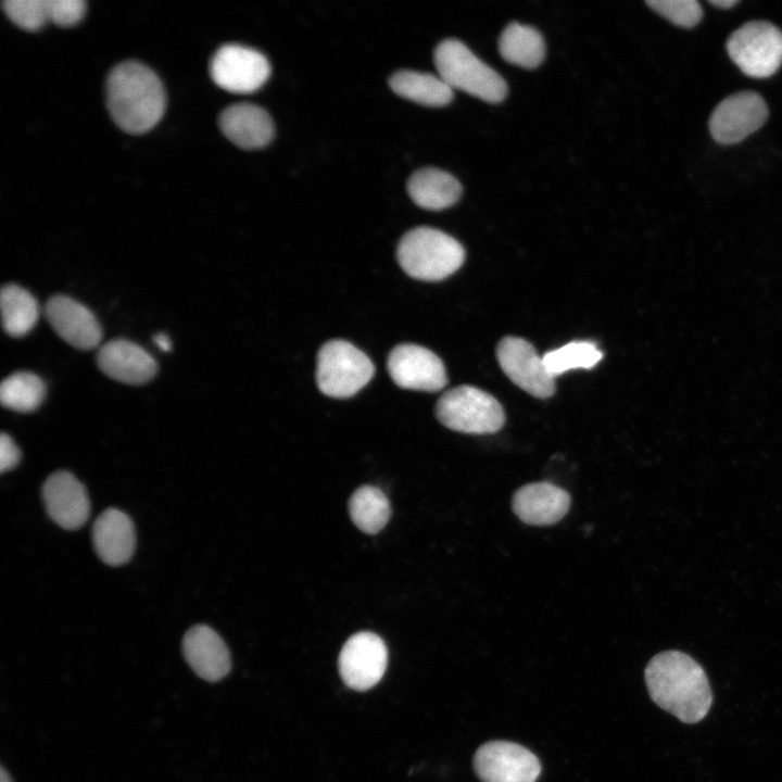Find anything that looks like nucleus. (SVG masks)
<instances>
[{
  "label": "nucleus",
  "instance_id": "obj_1",
  "mask_svg": "<svg viewBox=\"0 0 782 782\" xmlns=\"http://www.w3.org/2000/svg\"><path fill=\"white\" fill-rule=\"evenodd\" d=\"M651 698L680 721L696 723L704 719L712 703V693L703 667L680 651L655 655L644 671Z\"/></svg>",
  "mask_w": 782,
  "mask_h": 782
},
{
  "label": "nucleus",
  "instance_id": "obj_2",
  "mask_svg": "<svg viewBox=\"0 0 782 782\" xmlns=\"http://www.w3.org/2000/svg\"><path fill=\"white\" fill-rule=\"evenodd\" d=\"M105 92L111 117L126 133L143 134L164 114L163 85L156 74L141 63L127 61L116 65L108 76Z\"/></svg>",
  "mask_w": 782,
  "mask_h": 782
},
{
  "label": "nucleus",
  "instance_id": "obj_3",
  "mask_svg": "<svg viewBox=\"0 0 782 782\" xmlns=\"http://www.w3.org/2000/svg\"><path fill=\"white\" fill-rule=\"evenodd\" d=\"M396 257L411 277L439 281L462 266L465 250L456 239L439 229L417 227L401 238Z\"/></svg>",
  "mask_w": 782,
  "mask_h": 782
},
{
  "label": "nucleus",
  "instance_id": "obj_4",
  "mask_svg": "<svg viewBox=\"0 0 782 782\" xmlns=\"http://www.w3.org/2000/svg\"><path fill=\"white\" fill-rule=\"evenodd\" d=\"M434 64L439 76L452 89L492 103L506 97L507 85L503 77L457 39H445L437 46Z\"/></svg>",
  "mask_w": 782,
  "mask_h": 782
},
{
  "label": "nucleus",
  "instance_id": "obj_5",
  "mask_svg": "<svg viewBox=\"0 0 782 782\" xmlns=\"http://www.w3.org/2000/svg\"><path fill=\"white\" fill-rule=\"evenodd\" d=\"M436 415L446 428L472 434L494 433L505 422L499 401L472 386L453 388L439 399Z\"/></svg>",
  "mask_w": 782,
  "mask_h": 782
},
{
  "label": "nucleus",
  "instance_id": "obj_6",
  "mask_svg": "<svg viewBox=\"0 0 782 782\" xmlns=\"http://www.w3.org/2000/svg\"><path fill=\"white\" fill-rule=\"evenodd\" d=\"M369 357L350 342L331 340L317 354L316 381L319 390L331 398H349L374 376Z\"/></svg>",
  "mask_w": 782,
  "mask_h": 782
},
{
  "label": "nucleus",
  "instance_id": "obj_7",
  "mask_svg": "<svg viewBox=\"0 0 782 782\" xmlns=\"http://www.w3.org/2000/svg\"><path fill=\"white\" fill-rule=\"evenodd\" d=\"M732 61L747 76L766 78L782 65V31L766 21H751L727 40Z\"/></svg>",
  "mask_w": 782,
  "mask_h": 782
},
{
  "label": "nucleus",
  "instance_id": "obj_8",
  "mask_svg": "<svg viewBox=\"0 0 782 782\" xmlns=\"http://www.w3.org/2000/svg\"><path fill=\"white\" fill-rule=\"evenodd\" d=\"M472 764L482 782H535L541 772L540 761L532 752L508 741L482 744Z\"/></svg>",
  "mask_w": 782,
  "mask_h": 782
},
{
  "label": "nucleus",
  "instance_id": "obj_9",
  "mask_svg": "<svg viewBox=\"0 0 782 782\" xmlns=\"http://www.w3.org/2000/svg\"><path fill=\"white\" fill-rule=\"evenodd\" d=\"M210 74L220 88L235 93L257 90L270 75V65L260 51L240 45H225L213 55Z\"/></svg>",
  "mask_w": 782,
  "mask_h": 782
},
{
  "label": "nucleus",
  "instance_id": "obj_10",
  "mask_svg": "<svg viewBox=\"0 0 782 782\" xmlns=\"http://www.w3.org/2000/svg\"><path fill=\"white\" fill-rule=\"evenodd\" d=\"M768 117L762 97L754 91H741L728 96L712 111L709 131L722 144L742 141L759 129Z\"/></svg>",
  "mask_w": 782,
  "mask_h": 782
},
{
  "label": "nucleus",
  "instance_id": "obj_11",
  "mask_svg": "<svg viewBox=\"0 0 782 782\" xmlns=\"http://www.w3.org/2000/svg\"><path fill=\"white\" fill-rule=\"evenodd\" d=\"M496 358L504 374L534 398L546 399L555 392V378L547 371L543 357L522 338L505 337L496 348Z\"/></svg>",
  "mask_w": 782,
  "mask_h": 782
},
{
  "label": "nucleus",
  "instance_id": "obj_12",
  "mask_svg": "<svg viewBox=\"0 0 782 782\" xmlns=\"http://www.w3.org/2000/svg\"><path fill=\"white\" fill-rule=\"evenodd\" d=\"M388 664V649L377 634L358 632L343 645L339 655V672L343 682L356 691L375 686Z\"/></svg>",
  "mask_w": 782,
  "mask_h": 782
},
{
  "label": "nucleus",
  "instance_id": "obj_13",
  "mask_svg": "<svg viewBox=\"0 0 782 782\" xmlns=\"http://www.w3.org/2000/svg\"><path fill=\"white\" fill-rule=\"evenodd\" d=\"M388 370L403 389L432 392L447 382L442 361L430 350L412 343L399 344L390 352Z\"/></svg>",
  "mask_w": 782,
  "mask_h": 782
},
{
  "label": "nucleus",
  "instance_id": "obj_14",
  "mask_svg": "<svg viewBox=\"0 0 782 782\" xmlns=\"http://www.w3.org/2000/svg\"><path fill=\"white\" fill-rule=\"evenodd\" d=\"M42 500L49 517L64 529H78L89 517L87 491L68 471H55L47 478L42 485Z\"/></svg>",
  "mask_w": 782,
  "mask_h": 782
},
{
  "label": "nucleus",
  "instance_id": "obj_15",
  "mask_svg": "<svg viewBox=\"0 0 782 782\" xmlns=\"http://www.w3.org/2000/svg\"><path fill=\"white\" fill-rule=\"evenodd\" d=\"M46 317L58 336L79 350H91L102 339L94 315L83 304L65 295H54L46 304Z\"/></svg>",
  "mask_w": 782,
  "mask_h": 782
},
{
  "label": "nucleus",
  "instance_id": "obj_16",
  "mask_svg": "<svg viewBox=\"0 0 782 782\" xmlns=\"http://www.w3.org/2000/svg\"><path fill=\"white\" fill-rule=\"evenodd\" d=\"M569 493L548 481L531 482L515 491L512 508L515 515L530 526H551L568 512Z\"/></svg>",
  "mask_w": 782,
  "mask_h": 782
},
{
  "label": "nucleus",
  "instance_id": "obj_17",
  "mask_svg": "<svg viewBox=\"0 0 782 782\" xmlns=\"http://www.w3.org/2000/svg\"><path fill=\"white\" fill-rule=\"evenodd\" d=\"M182 653L191 669L205 681L217 682L230 671L228 647L209 626L195 625L186 632Z\"/></svg>",
  "mask_w": 782,
  "mask_h": 782
},
{
  "label": "nucleus",
  "instance_id": "obj_18",
  "mask_svg": "<svg viewBox=\"0 0 782 782\" xmlns=\"http://www.w3.org/2000/svg\"><path fill=\"white\" fill-rule=\"evenodd\" d=\"M97 363L106 376L127 384L146 383L157 370L156 362L147 351L125 339H115L102 345Z\"/></svg>",
  "mask_w": 782,
  "mask_h": 782
},
{
  "label": "nucleus",
  "instance_id": "obj_19",
  "mask_svg": "<svg viewBox=\"0 0 782 782\" xmlns=\"http://www.w3.org/2000/svg\"><path fill=\"white\" fill-rule=\"evenodd\" d=\"M223 134L236 146L253 150L265 147L274 137L275 127L269 114L252 103H235L219 115Z\"/></svg>",
  "mask_w": 782,
  "mask_h": 782
},
{
  "label": "nucleus",
  "instance_id": "obj_20",
  "mask_svg": "<svg viewBox=\"0 0 782 782\" xmlns=\"http://www.w3.org/2000/svg\"><path fill=\"white\" fill-rule=\"evenodd\" d=\"M92 543L97 555L110 566L127 563L136 547V532L131 519L122 510H103L92 526Z\"/></svg>",
  "mask_w": 782,
  "mask_h": 782
},
{
  "label": "nucleus",
  "instance_id": "obj_21",
  "mask_svg": "<svg viewBox=\"0 0 782 782\" xmlns=\"http://www.w3.org/2000/svg\"><path fill=\"white\" fill-rule=\"evenodd\" d=\"M407 192L418 206L439 211L458 201L462 194V186L447 172L427 167L415 172L409 177Z\"/></svg>",
  "mask_w": 782,
  "mask_h": 782
},
{
  "label": "nucleus",
  "instance_id": "obj_22",
  "mask_svg": "<svg viewBox=\"0 0 782 782\" xmlns=\"http://www.w3.org/2000/svg\"><path fill=\"white\" fill-rule=\"evenodd\" d=\"M389 85L400 97L427 106H443L453 99V89L439 75L429 73L399 71Z\"/></svg>",
  "mask_w": 782,
  "mask_h": 782
},
{
  "label": "nucleus",
  "instance_id": "obj_23",
  "mask_svg": "<svg viewBox=\"0 0 782 782\" xmlns=\"http://www.w3.org/2000/svg\"><path fill=\"white\" fill-rule=\"evenodd\" d=\"M499 51L510 64L525 68H534L545 55L542 35L531 26L517 22L509 23L501 33Z\"/></svg>",
  "mask_w": 782,
  "mask_h": 782
},
{
  "label": "nucleus",
  "instance_id": "obj_24",
  "mask_svg": "<svg viewBox=\"0 0 782 782\" xmlns=\"http://www.w3.org/2000/svg\"><path fill=\"white\" fill-rule=\"evenodd\" d=\"M0 305L2 326L9 336L24 337L37 324L38 303L27 290L20 286H4L1 289Z\"/></svg>",
  "mask_w": 782,
  "mask_h": 782
},
{
  "label": "nucleus",
  "instance_id": "obj_25",
  "mask_svg": "<svg viewBox=\"0 0 782 782\" xmlns=\"http://www.w3.org/2000/svg\"><path fill=\"white\" fill-rule=\"evenodd\" d=\"M349 510L354 525L368 534L381 530L391 514L387 496L373 485H363L352 494Z\"/></svg>",
  "mask_w": 782,
  "mask_h": 782
},
{
  "label": "nucleus",
  "instance_id": "obj_26",
  "mask_svg": "<svg viewBox=\"0 0 782 782\" xmlns=\"http://www.w3.org/2000/svg\"><path fill=\"white\" fill-rule=\"evenodd\" d=\"M46 387L35 374L28 371L14 373L7 377L0 387L1 404L18 413H30L37 409L45 399Z\"/></svg>",
  "mask_w": 782,
  "mask_h": 782
},
{
  "label": "nucleus",
  "instance_id": "obj_27",
  "mask_svg": "<svg viewBox=\"0 0 782 782\" xmlns=\"http://www.w3.org/2000/svg\"><path fill=\"white\" fill-rule=\"evenodd\" d=\"M547 371L556 378L570 369H591L603 357V353L591 341H572L543 356Z\"/></svg>",
  "mask_w": 782,
  "mask_h": 782
},
{
  "label": "nucleus",
  "instance_id": "obj_28",
  "mask_svg": "<svg viewBox=\"0 0 782 782\" xmlns=\"http://www.w3.org/2000/svg\"><path fill=\"white\" fill-rule=\"evenodd\" d=\"M7 16L25 30H37L51 22L50 0H7L2 2Z\"/></svg>",
  "mask_w": 782,
  "mask_h": 782
},
{
  "label": "nucleus",
  "instance_id": "obj_29",
  "mask_svg": "<svg viewBox=\"0 0 782 782\" xmlns=\"http://www.w3.org/2000/svg\"><path fill=\"white\" fill-rule=\"evenodd\" d=\"M646 4L672 24L689 28L703 17V10L696 0H647Z\"/></svg>",
  "mask_w": 782,
  "mask_h": 782
},
{
  "label": "nucleus",
  "instance_id": "obj_30",
  "mask_svg": "<svg viewBox=\"0 0 782 782\" xmlns=\"http://www.w3.org/2000/svg\"><path fill=\"white\" fill-rule=\"evenodd\" d=\"M51 22L67 27L78 23L86 11L83 0H50Z\"/></svg>",
  "mask_w": 782,
  "mask_h": 782
},
{
  "label": "nucleus",
  "instance_id": "obj_31",
  "mask_svg": "<svg viewBox=\"0 0 782 782\" xmlns=\"http://www.w3.org/2000/svg\"><path fill=\"white\" fill-rule=\"evenodd\" d=\"M21 453L12 438L2 433L0 437V470L4 472L15 467L20 461Z\"/></svg>",
  "mask_w": 782,
  "mask_h": 782
},
{
  "label": "nucleus",
  "instance_id": "obj_32",
  "mask_svg": "<svg viewBox=\"0 0 782 782\" xmlns=\"http://www.w3.org/2000/svg\"><path fill=\"white\" fill-rule=\"evenodd\" d=\"M154 343L159 346V349L163 352L171 351L172 343L169 340V337L166 333L160 332L156 333L153 338Z\"/></svg>",
  "mask_w": 782,
  "mask_h": 782
},
{
  "label": "nucleus",
  "instance_id": "obj_33",
  "mask_svg": "<svg viewBox=\"0 0 782 782\" xmlns=\"http://www.w3.org/2000/svg\"><path fill=\"white\" fill-rule=\"evenodd\" d=\"M708 3L721 9H729L737 4V0H709Z\"/></svg>",
  "mask_w": 782,
  "mask_h": 782
},
{
  "label": "nucleus",
  "instance_id": "obj_34",
  "mask_svg": "<svg viewBox=\"0 0 782 782\" xmlns=\"http://www.w3.org/2000/svg\"><path fill=\"white\" fill-rule=\"evenodd\" d=\"M0 782H13L11 775L8 773L3 766H1L0 771Z\"/></svg>",
  "mask_w": 782,
  "mask_h": 782
}]
</instances>
